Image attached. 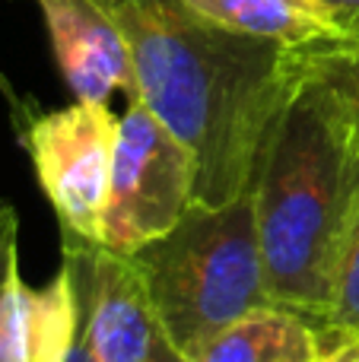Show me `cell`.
I'll list each match as a JSON object with an SVG mask.
<instances>
[{"label":"cell","instance_id":"2","mask_svg":"<svg viewBox=\"0 0 359 362\" xmlns=\"http://www.w3.org/2000/svg\"><path fill=\"white\" fill-rule=\"evenodd\" d=\"M359 197V134L334 95L302 80L252 187L267 296L322 325L337 248Z\"/></svg>","mask_w":359,"mask_h":362},{"label":"cell","instance_id":"13","mask_svg":"<svg viewBox=\"0 0 359 362\" xmlns=\"http://www.w3.org/2000/svg\"><path fill=\"white\" fill-rule=\"evenodd\" d=\"M19 274V216L0 197V296L6 283Z\"/></svg>","mask_w":359,"mask_h":362},{"label":"cell","instance_id":"6","mask_svg":"<svg viewBox=\"0 0 359 362\" xmlns=\"http://www.w3.org/2000/svg\"><path fill=\"white\" fill-rule=\"evenodd\" d=\"M64 264L73 276L83 334L95 362H188L165 334L127 257L64 238Z\"/></svg>","mask_w":359,"mask_h":362},{"label":"cell","instance_id":"9","mask_svg":"<svg viewBox=\"0 0 359 362\" xmlns=\"http://www.w3.org/2000/svg\"><path fill=\"white\" fill-rule=\"evenodd\" d=\"M324 334L315 321L283 305L254 308L220 331L188 362H318Z\"/></svg>","mask_w":359,"mask_h":362},{"label":"cell","instance_id":"15","mask_svg":"<svg viewBox=\"0 0 359 362\" xmlns=\"http://www.w3.org/2000/svg\"><path fill=\"white\" fill-rule=\"evenodd\" d=\"M318 362H359V337H334V334H324V353Z\"/></svg>","mask_w":359,"mask_h":362},{"label":"cell","instance_id":"5","mask_svg":"<svg viewBox=\"0 0 359 362\" xmlns=\"http://www.w3.org/2000/svg\"><path fill=\"white\" fill-rule=\"evenodd\" d=\"M194 206V156L143 105L131 99L118 121L112 191L99 248L134 255L165 235Z\"/></svg>","mask_w":359,"mask_h":362},{"label":"cell","instance_id":"8","mask_svg":"<svg viewBox=\"0 0 359 362\" xmlns=\"http://www.w3.org/2000/svg\"><path fill=\"white\" fill-rule=\"evenodd\" d=\"M83 331V312L67 264L42 289L13 276L0 296V362H67Z\"/></svg>","mask_w":359,"mask_h":362},{"label":"cell","instance_id":"7","mask_svg":"<svg viewBox=\"0 0 359 362\" xmlns=\"http://www.w3.org/2000/svg\"><path fill=\"white\" fill-rule=\"evenodd\" d=\"M45 19L51 51L76 102L108 105L114 93L137 95L134 61L114 19L93 0H32Z\"/></svg>","mask_w":359,"mask_h":362},{"label":"cell","instance_id":"14","mask_svg":"<svg viewBox=\"0 0 359 362\" xmlns=\"http://www.w3.org/2000/svg\"><path fill=\"white\" fill-rule=\"evenodd\" d=\"M318 4L337 19L350 42H359V0H318Z\"/></svg>","mask_w":359,"mask_h":362},{"label":"cell","instance_id":"1","mask_svg":"<svg viewBox=\"0 0 359 362\" xmlns=\"http://www.w3.org/2000/svg\"><path fill=\"white\" fill-rule=\"evenodd\" d=\"M121 29L137 95L194 156V206L248 197L302 86L296 48L213 25L184 0H93Z\"/></svg>","mask_w":359,"mask_h":362},{"label":"cell","instance_id":"16","mask_svg":"<svg viewBox=\"0 0 359 362\" xmlns=\"http://www.w3.org/2000/svg\"><path fill=\"white\" fill-rule=\"evenodd\" d=\"M67 362H95L93 350H89V344H86V334H83V331H80V340H76V346H73V353L67 356Z\"/></svg>","mask_w":359,"mask_h":362},{"label":"cell","instance_id":"11","mask_svg":"<svg viewBox=\"0 0 359 362\" xmlns=\"http://www.w3.org/2000/svg\"><path fill=\"white\" fill-rule=\"evenodd\" d=\"M296 61L302 80L318 83L324 93L334 95V102L359 134V42L341 38V42L296 48Z\"/></svg>","mask_w":359,"mask_h":362},{"label":"cell","instance_id":"4","mask_svg":"<svg viewBox=\"0 0 359 362\" xmlns=\"http://www.w3.org/2000/svg\"><path fill=\"white\" fill-rule=\"evenodd\" d=\"M0 93L6 95L16 140L32 159L64 238L102 245L121 118L95 102L42 108L32 95L16 93L6 76H0Z\"/></svg>","mask_w":359,"mask_h":362},{"label":"cell","instance_id":"10","mask_svg":"<svg viewBox=\"0 0 359 362\" xmlns=\"http://www.w3.org/2000/svg\"><path fill=\"white\" fill-rule=\"evenodd\" d=\"M213 25L286 48L341 42L343 29L318 0H184Z\"/></svg>","mask_w":359,"mask_h":362},{"label":"cell","instance_id":"3","mask_svg":"<svg viewBox=\"0 0 359 362\" xmlns=\"http://www.w3.org/2000/svg\"><path fill=\"white\" fill-rule=\"evenodd\" d=\"M127 261L184 359L254 308L273 305L252 194L229 206H191Z\"/></svg>","mask_w":359,"mask_h":362},{"label":"cell","instance_id":"12","mask_svg":"<svg viewBox=\"0 0 359 362\" xmlns=\"http://www.w3.org/2000/svg\"><path fill=\"white\" fill-rule=\"evenodd\" d=\"M318 327L334 337H359V197L337 248L328 315Z\"/></svg>","mask_w":359,"mask_h":362}]
</instances>
